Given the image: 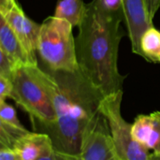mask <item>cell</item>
Wrapping results in <instances>:
<instances>
[{"mask_svg": "<svg viewBox=\"0 0 160 160\" xmlns=\"http://www.w3.org/2000/svg\"><path fill=\"white\" fill-rule=\"evenodd\" d=\"M123 21L122 9L108 10L100 0H92L75 38L79 69L105 97L123 91L126 77L118 69Z\"/></svg>", "mask_w": 160, "mask_h": 160, "instance_id": "obj_1", "label": "cell"}, {"mask_svg": "<svg viewBox=\"0 0 160 160\" xmlns=\"http://www.w3.org/2000/svg\"><path fill=\"white\" fill-rule=\"evenodd\" d=\"M47 71L52 75L56 120L35 130L48 134L55 150L80 155L85 133L102 117L100 107L105 96L80 69Z\"/></svg>", "mask_w": 160, "mask_h": 160, "instance_id": "obj_2", "label": "cell"}, {"mask_svg": "<svg viewBox=\"0 0 160 160\" xmlns=\"http://www.w3.org/2000/svg\"><path fill=\"white\" fill-rule=\"evenodd\" d=\"M13 99L32 119L34 128L56 120L52 95V75L38 65L19 67L12 77Z\"/></svg>", "mask_w": 160, "mask_h": 160, "instance_id": "obj_3", "label": "cell"}, {"mask_svg": "<svg viewBox=\"0 0 160 160\" xmlns=\"http://www.w3.org/2000/svg\"><path fill=\"white\" fill-rule=\"evenodd\" d=\"M72 29L73 26L69 22L53 15L43 21L38 36V54L45 65V69L51 71L79 69Z\"/></svg>", "mask_w": 160, "mask_h": 160, "instance_id": "obj_4", "label": "cell"}, {"mask_svg": "<svg viewBox=\"0 0 160 160\" xmlns=\"http://www.w3.org/2000/svg\"><path fill=\"white\" fill-rule=\"evenodd\" d=\"M123 91L104 98L100 112L104 116L116 155L120 160H147L149 151L132 136V124L122 116Z\"/></svg>", "mask_w": 160, "mask_h": 160, "instance_id": "obj_5", "label": "cell"}, {"mask_svg": "<svg viewBox=\"0 0 160 160\" xmlns=\"http://www.w3.org/2000/svg\"><path fill=\"white\" fill-rule=\"evenodd\" d=\"M80 155L82 160H120L116 155L103 115L85 133L82 142Z\"/></svg>", "mask_w": 160, "mask_h": 160, "instance_id": "obj_6", "label": "cell"}, {"mask_svg": "<svg viewBox=\"0 0 160 160\" xmlns=\"http://www.w3.org/2000/svg\"><path fill=\"white\" fill-rule=\"evenodd\" d=\"M1 16L4 17L32 60L38 64L37 52L41 24L29 19L18 3L8 12Z\"/></svg>", "mask_w": 160, "mask_h": 160, "instance_id": "obj_7", "label": "cell"}, {"mask_svg": "<svg viewBox=\"0 0 160 160\" xmlns=\"http://www.w3.org/2000/svg\"><path fill=\"white\" fill-rule=\"evenodd\" d=\"M122 11L126 22L131 49L135 54L141 56L140 40L142 34L153 25L144 0H122Z\"/></svg>", "mask_w": 160, "mask_h": 160, "instance_id": "obj_8", "label": "cell"}, {"mask_svg": "<svg viewBox=\"0 0 160 160\" xmlns=\"http://www.w3.org/2000/svg\"><path fill=\"white\" fill-rule=\"evenodd\" d=\"M132 136L148 151L160 156V112L140 114L132 123Z\"/></svg>", "mask_w": 160, "mask_h": 160, "instance_id": "obj_9", "label": "cell"}, {"mask_svg": "<svg viewBox=\"0 0 160 160\" xmlns=\"http://www.w3.org/2000/svg\"><path fill=\"white\" fill-rule=\"evenodd\" d=\"M12 149L22 160H38L54 150L50 136L39 131H30L22 137Z\"/></svg>", "mask_w": 160, "mask_h": 160, "instance_id": "obj_10", "label": "cell"}, {"mask_svg": "<svg viewBox=\"0 0 160 160\" xmlns=\"http://www.w3.org/2000/svg\"><path fill=\"white\" fill-rule=\"evenodd\" d=\"M0 50L10 57L19 67L23 65H38L35 63L4 17L0 15Z\"/></svg>", "mask_w": 160, "mask_h": 160, "instance_id": "obj_11", "label": "cell"}, {"mask_svg": "<svg viewBox=\"0 0 160 160\" xmlns=\"http://www.w3.org/2000/svg\"><path fill=\"white\" fill-rule=\"evenodd\" d=\"M86 4L83 0H59L53 16L69 22L73 27H78L83 20Z\"/></svg>", "mask_w": 160, "mask_h": 160, "instance_id": "obj_12", "label": "cell"}, {"mask_svg": "<svg viewBox=\"0 0 160 160\" xmlns=\"http://www.w3.org/2000/svg\"><path fill=\"white\" fill-rule=\"evenodd\" d=\"M141 56L151 63L160 64V31L150 26L140 40Z\"/></svg>", "mask_w": 160, "mask_h": 160, "instance_id": "obj_13", "label": "cell"}, {"mask_svg": "<svg viewBox=\"0 0 160 160\" xmlns=\"http://www.w3.org/2000/svg\"><path fill=\"white\" fill-rule=\"evenodd\" d=\"M29 132L25 128H18L0 122V146L12 149L14 144Z\"/></svg>", "mask_w": 160, "mask_h": 160, "instance_id": "obj_14", "label": "cell"}, {"mask_svg": "<svg viewBox=\"0 0 160 160\" xmlns=\"http://www.w3.org/2000/svg\"><path fill=\"white\" fill-rule=\"evenodd\" d=\"M0 122L18 128H24L17 116L15 108L6 101H0Z\"/></svg>", "mask_w": 160, "mask_h": 160, "instance_id": "obj_15", "label": "cell"}, {"mask_svg": "<svg viewBox=\"0 0 160 160\" xmlns=\"http://www.w3.org/2000/svg\"><path fill=\"white\" fill-rule=\"evenodd\" d=\"M18 68L19 66L2 50H0V76L12 80L14 72Z\"/></svg>", "mask_w": 160, "mask_h": 160, "instance_id": "obj_16", "label": "cell"}, {"mask_svg": "<svg viewBox=\"0 0 160 160\" xmlns=\"http://www.w3.org/2000/svg\"><path fill=\"white\" fill-rule=\"evenodd\" d=\"M38 160H82L81 155H75V154H69L65 153L57 150H53L51 154H49L46 157H43Z\"/></svg>", "mask_w": 160, "mask_h": 160, "instance_id": "obj_17", "label": "cell"}, {"mask_svg": "<svg viewBox=\"0 0 160 160\" xmlns=\"http://www.w3.org/2000/svg\"><path fill=\"white\" fill-rule=\"evenodd\" d=\"M12 89L13 85L11 80L0 76V101H6L7 98H10Z\"/></svg>", "mask_w": 160, "mask_h": 160, "instance_id": "obj_18", "label": "cell"}, {"mask_svg": "<svg viewBox=\"0 0 160 160\" xmlns=\"http://www.w3.org/2000/svg\"><path fill=\"white\" fill-rule=\"evenodd\" d=\"M0 160H22L18 154L11 148L0 147Z\"/></svg>", "mask_w": 160, "mask_h": 160, "instance_id": "obj_19", "label": "cell"}, {"mask_svg": "<svg viewBox=\"0 0 160 160\" xmlns=\"http://www.w3.org/2000/svg\"><path fill=\"white\" fill-rule=\"evenodd\" d=\"M145 6L147 8V12L151 20H154L157 12L160 8V0H144Z\"/></svg>", "mask_w": 160, "mask_h": 160, "instance_id": "obj_20", "label": "cell"}, {"mask_svg": "<svg viewBox=\"0 0 160 160\" xmlns=\"http://www.w3.org/2000/svg\"><path fill=\"white\" fill-rule=\"evenodd\" d=\"M103 7L112 11H117L122 9V0H100Z\"/></svg>", "mask_w": 160, "mask_h": 160, "instance_id": "obj_21", "label": "cell"}, {"mask_svg": "<svg viewBox=\"0 0 160 160\" xmlns=\"http://www.w3.org/2000/svg\"><path fill=\"white\" fill-rule=\"evenodd\" d=\"M16 4V0H0V15H5Z\"/></svg>", "mask_w": 160, "mask_h": 160, "instance_id": "obj_22", "label": "cell"}, {"mask_svg": "<svg viewBox=\"0 0 160 160\" xmlns=\"http://www.w3.org/2000/svg\"><path fill=\"white\" fill-rule=\"evenodd\" d=\"M147 160H160V156L158 155H156L154 153L150 154L149 157H148V159Z\"/></svg>", "mask_w": 160, "mask_h": 160, "instance_id": "obj_23", "label": "cell"}]
</instances>
